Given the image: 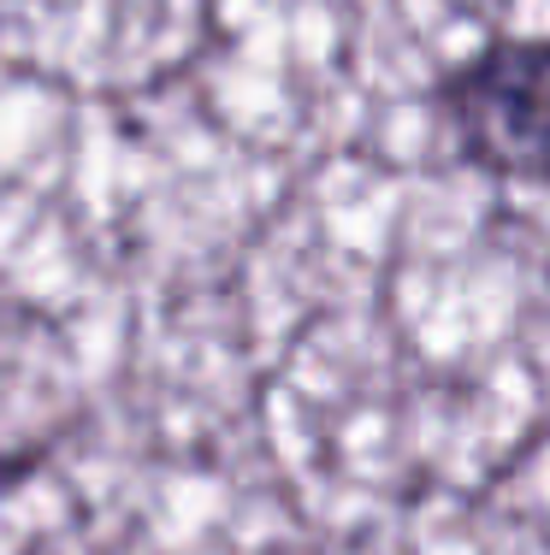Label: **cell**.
<instances>
[{"label": "cell", "instance_id": "cell-1", "mask_svg": "<svg viewBox=\"0 0 550 555\" xmlns=\"http://www.w3.org/2000/svg\"><path fill=\"white\" fill-rule=\"evenodd\" d=\"M462 154L491 178L550 183V36L497 42L444 83Z\"/></svg>", "mask_w": 550, "mask_h": 555}, {"label": "cell", "instance_id": "cell-2", "mask_svg": "<svg viewBox=\"0 0 550 555\" xmlns=\"http://www.w3.org/2000/svg\"><path fill=\"white\" fill-rule=\"evenodd\" d=\"M30 467H36V455H12V449H7V455H0V491L24 485V479H30Z\"/></svg>", "mask_w": 550, "mask_h": 555}]
</instances>
